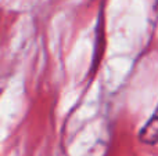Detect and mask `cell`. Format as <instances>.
Returning <instances> with one entry per match:
<instances>
[{
    "label": "cell",
    "instance_id": "cell-1",
    "mask_svg": "<svg viewBox=\"0 0 158 156\" xmlns=\"http://www.w3.org/2000/svg\"><path fill=\"white\" fill-rule=\"evenodd\" d=\"M157 119H156V113L151 116V119L146 123V126L142 129L140 131V140L143 142L148 144V145H154L157 141Z\"/></svg>",
    "mask_w": 158,
    "mask_h": 156
}]
</instances>
